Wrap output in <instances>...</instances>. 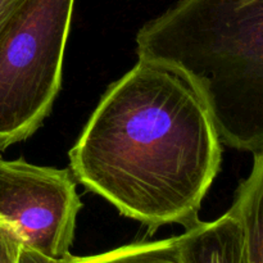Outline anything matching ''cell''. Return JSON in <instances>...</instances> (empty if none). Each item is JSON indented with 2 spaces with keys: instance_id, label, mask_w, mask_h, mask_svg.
Wrapping results in <instances>:
<instances>
[{
  "instance_id": "cell-5",
  "label": "cell",
  "mask_w": 263,
  "mask_h": 263,
  "mask_svg": "<svg viewBox=\"0 0 263 263\" xmlns=\"http://www.w3.org/2000/svg\"><path fill=\"white\" fill-rule=\"evenodd\" d=\"M177 239L181 263H248L243 229L230 211L211 222L199 221Z\"/></svg>"
},
{
  "instance_id": "cell-1",
  "label": "cell",
  "mask_w": 263,
  "mask_h": 263,
  "mask_svg": "<svg viewBox=\"0 0 263 263\" xmlns=\"http://www.w3.org/2000/svg\"><path fill=\"white\" fill-rule=\"evenodd\" d=\"M68 156L80 184L153 235L162 226L199 222L222 148L190 80L139 58L108 87Z\"/></svg>"
},
{
  "instance_id": "cell-10",
  "label": "cell",
  "mask_w": 263,
  "mask_h": 263,
  "mask_svg": "<svg viewBox=\"0 0 263 263\" xmlns=\"http://www.w3.org/2000/svg\"><path fill=\"white\" fill-rule=\"evenodd\" d=\"M21 0H0V27Z\"/></svg>"
},
{
  "instance_id": "cell-8",
  "label": "cell",
  "mask_w": 263,
  "mask_h": 263,
  "mask_svg": "<svg viewBox=\"0 0 263 263\" xmlns=\"http://www.w3.org/2000/svg\"><path fill=\"white\" fill-rule=\"evenodd\" d=\"M22 239L8 223L0 221V263H20Z\"/></svg>"
},
{
  "instance_id": "cell-2",
  "label": "cell",
  "mask_w": 263,
  "mask_h": 263,
  "mask_svg": "<svg viewBox=\"0 0 263 263\" xmlns=\"http://www.w3.org/2000/svg\"><path fill=\"white\" fill-rule=\"evenodd\" d=\"M136 53L190 80L226 145L263 151V0H180L139 30Z\"/></svg>"
},
{
  "instance_id": "cell-6",
  "label": "cell",
  "mask_w": 263,
  "mask_h": 263,
  "mask_svg": "<svg viewBox=\"0 0 263 263\" xmlns=\"http://www.w3.org/2000/svg\"><path fill=\"white\" fill-rule=\"evenodd\" d=\"M229 211L243 229L248 263H263V151L253 154L251 172Z\"/></svg>"
},
{
  "instance_id": "cell-4",
  "label": "cell",
  "mask_w": 263,
  "mask_h": 263,
  "mask_svg": "<svg viewBox=\"0 0 263 263\" xmlns=\"http://www.w3.org/2000/svg\"><path fill=\"white\" fill-rule=\"evenodd\" d=\"M81 207L69 170L0 157V221L17 231L23 247L49 258H66Z\"/></svg>"
},
{
  "instance_id": "cell-3",
  "label": "cell",
  "mask_w": 263,
  "mask_h": 263,
  "mask_svg": "<svg viewBox=\"0 0 263 263\" xmlns=\"http://www.w3.org/2000/svg\"><path fill=\"white\" fill-rule=\"evenodd\" d=\"M74 0H21L0 27V151L30 138L49 116Z\"/></svg>"
},
{
  "instance_id": "cell-7",
  "label": "cell",
  "mask_w": 263,
  "mask_h": 263,
  "mask_svg": "<svg viewBox=\"0 0 263 263\" xmlns=\"http://www.w3.org/2000/svg\"><path fill=\"white\" fill-rule=\"evenodd\" d=\"M61 263H181L177 236L127 244L95 256H67Z\"/></svg>"
},
{
  "instance_id": "cell-9",
  "label": "cell",
  "mask_w": 263,
  "mask_h": 263,
  "mask_svg": "<svg viewBox=\"0 0 263 263\" xmlns=\"http://www.w3.org/2000/svg\"><path fill=\"white\" fill-rule=\"evenodd\" d=\"M20 263H61V259H53L39 252L32 251L27 247H22L20 257Z\"/></svg>"
}]
</instances>
